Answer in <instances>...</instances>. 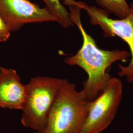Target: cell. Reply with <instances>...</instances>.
Returning <instances> with one entry per match:
<instances>
[{
	"instance_id": "cell-1",
	"label": "cell",
	"mask_w": 133,
	"mask_h": 133,
	"mask_svg": "<svg viewBox=\"0 0 133 133\" xmlns=\"http://www.w3.org/2000/svg\"><path fill=\"white\" fill-rule=\"evenodd\" d=\"M63 1L69 6L72 21L79 29L83 39L79 50L75 55L66 57L65 63L70 66H80L86 72L88 77L83 82L82 91L91 101L98 96L110 80L111 76L107 72L109 66L116 62L127 61L131 54L124 50H107L99 48L83 27L81 21L82 9L70 0Z\"/></svg>"
},
{
	"instance_id": "cell-2",
	"label": "cell",
	"mask_w": 133,
	"mask_h": 133,
	"mask_svg": "<svg viewBox=\"0 0 133 133\" xmlns=\"http://www.w3.org/2000/svg\"><path fill=\"white\" fill-rule=\"evenodd\" d=\"M90 101L75 83L64 79L42 133H83Z\"/></svg>"
},
{
	"instance_id": "cell-3",
	"label": "cell",
	"mask_w": 133,
	"mask_h": 133,
	"mask_svg": "<svg viewBox=\"0 0 133 133\" xmlns=\"http://www.w3.org/2000/svg\"><path fill=\"white\" fill-rule=\"evenodd\" d=\"M64 79L48 76L31 78L28 96L20 121L23 126L42 132L61 87Z\"/></svg>"
},
{
	"instance_id": "cell-4",
	"label": "cell",
	"mask_w": 133,
	"mask_h": 133,
	"mask_svg": "<svg viewBox=\"0 0 133 133\" xmlns=\"http://www.w3.org/2000/svg\"><path fill=\"white\" fill-rule=\"evenodd\" d=\"M72 3L85 10L90 18V23L99 26L103 31L105 38L117 37L128 45L131 54L128 65L118 64V75L125 77L129 83L133 82V1L130 4L129 14L123 18L112 19L109 14L101 8L89 6L83 2L70 0Z\"/></svg>"
},
{
	"instance_id": "cell-5",
	"label": "cell",
	"mask_w": 133,
	"mask_h": 133,
	"mask_svg": "<svg viewBox=\"0 0 133 133\" xmlns=\"http://www.w3.org/2000/svg\"><path fill=\"white\" fill-rule=\"evenodd\" d=\"M123 93L122 81L111 77L105 89L90 101L83 133H101L109 127L115 117Z\"/></svg>"
},
{
	"instance_id": "cell-6",
	"label": "cell",
	"mask_w": 133,
	"mask_h": 133,
	"mask_svg": "<svg viewBox=\"0 0 133 133\" xmlns=\"http://www.w3.org/2000/svg\"><path fill=\"white\" fill-rule=\"evenodd\" d=\"M0 17L11 32L18 31L28 23L56 22L46 8L29 0H0Z\"/></svg>"
},
{
	"instance_id": "cell-7",
	"label": "cell",
	"mask_w": 133,
	"mask_h": 133,
	"mask_svg": "<svg viewBox=\"0 0 133 133\" xmlns=\"http://www.w3.org/2000/svg\"><path fill=\"white\" fill-rule=\"evenodd\" d=\"M28 92L27 84L21 82L17 71L0 67V107L10 110H22Z\"/></svg>"
},
{
	"instance_id": "cell-8",
	"label": "cell",
	"mask_w": 133,
	"mask_h": 133,
	"mask_svg": "<svg viewBox=\"0 0 133 133\" xmlns=\"http://www.w3.org/2000/svg\"><path fill=\"white\" fill-rule=\"evenodd\" d=\"M46 8L62 27L66 28L74 25L70 12L62 5L60 0H43Z\"/></svg>"
},
{
	"instance_id": "cell-9",
	"label": "cell",
	"mask_w": 133,
	"mask_h": 133,
	"mask_svg": "<svg viewBox=\"0 0 133 133\" xmlns=\"http://www.w3.org/2000/svg\"><path fill=\"white\" fill-rule=\"evenodd\" d=\"M96 3L108 14L118 18L126 17L130 13V6L126 0H95Z\"/></svg>"
},
{
	"instance_id": "cell-10",
	"label": "cell",
	"mask_w": 133,
	"mask_h": 133,
	"mask_svg": "<svg viewBox=\"0 0 133 133\" xmlns=\"http://www.w3.org/2000/svg\"><path fill=\"white\" fill-rule=\"evenodd\" d=\"M11 32L8 26L0 17V42H6L10 38Z\"/></svg>"
},
{
	"instance_id": "cell-11",
	"label": "cell",
	"mask_w": 133,
	"mask_h": 133,
	"mask_svg": "<svg viewBox=\"0 0 133 133\" xmlns=\"http://www.w3.org/2000/svg\"><path fill=\"white\" fill-rule=\"evenodd\" d=\"M35 133H42V132H36Z\"/></svg>"
}]
</instances>
